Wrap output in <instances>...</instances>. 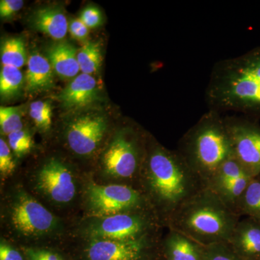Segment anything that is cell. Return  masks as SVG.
Returning a JSON list of instances; mask_svg holds the SVG:
<instances>
[{"label": "cell", "instance_id": "cell-13", "mask_svg": "<svg viewBox=\"0 0 260 260\" xmlns=\"http://www.w3.org/2000/svg\"><path fill=\"white\" fill-rule=\"evenodd\" d=\"M155 244L143 241L94 239L87 249L88 260H145Z\"/></svg>", "mask_w": 260, "mask_h": 260}, {"label": "cell", "instance_id": "cell-27", "mask_svg": "<svg viewBox=\"0 0 260 260\" xmlns=\"http://www.w3.org/2000/svg\"><path fill=\"white\" fill-rule=\"evenodd\" d=\"M205 260H242L227 243L206 246Z\"/></svg>", "mask_w": 260, "mask_h": 260}, {"label": "cell", "instance_id": "cell-34", "mask_svg": "<svg viewBox=\"0 0 260 260\" xmlns=\"http://www.w3.org/2000/svg\"><path fill=\"white\" fill-rule=\"evenodd\" d=\"M164 260H170V259H165V258H164Z\"/></svg>", "mask_w": 260, "mask_h": 260}, {"label": "cell", "instance_id": "cell-31", "mask_svg": "<svg viewBox=\"0 0 260 260\" xmlns=\"http://www.w3.org/2000/svg\"><path fill=\"white\" fill-rule=\"evenodd\" d=\"M69 31L72 37L80 41H84L88 35V28L80 18L72 20L69 25Z\"/></svg>", "mask_w": 260, "mask_h": 260}, {"label": "cell", "instance_id": "cell-10", "mask_svg": "<svg viewBox=\"0 0 260 260\" xmlns=\"http://www.w3.org/2000/svg\"><path fill=\"white\" fill-rule=\"evenodd\" d=\"M12 224L20 234L38 236L50 232L56 218L47 208L26 194H20L12 207Z\"/></svg>", "mask_w": 260, "mask_h": 260}, {"label": "cell", "instance_id": "cell-1", "mask_svg": "<svg viewBox=\"0 0 260 260\" xmlns=\"http://www.w3.org/2000/svg\"><path fill=\"white\" fill-rule=\"evenodd\" d=\"M140 174L142 193L166 226L186 201L206 188L177 150L158 143L146 152Z\"/></svg>", "mask_w": 260, "mask_h": 260}, {"label": "cell", "instance_id": "cell-20", "mask_svg": "<svg viewBox=\"0 0 260 260\" xmlns=\"http://www.w3.org/2000/svg\"><path fill=\"white\" fill-rule=\"evenodd\" d=\"M239 216L246 215L248 218L260 221V179L252 178L244 191L237 207Z\"/></svg>", "mask_w": 260, "mask_h": 260}, {"label": "cell", "instance_id": "cell-32", "mask_svg": "<svg viewBox=\"0 0 260 260\" xmlns=\"http://www.w3.org/2000/svg\"><path fill=\"white\" fill-rule=\"evenodd\" d=\"M29 260H63L60 256L46 250H29Z\"/></svg>", "mask_w": 260, "mask_h": 260}, {"label": "cell", "instance_id": "cell-11", "mask_svg": "<svg viewBox=\"0 0 260 260\" xmlns=\"http://www.w3.org/2000/svg\"><path fill=\"white\" fill-rule=\"evenodd\" d=\"M107 126V119L101 114L77 116L67 128V140L70 148L78 155H90L100 144Z\"/></svg>", "mask_w": 260, "mask_h": 260}, {"label": "cell", "instance_id": "cell-29", "mask_svg": "<svg viewBox=\"0 0 260 260\" xmlns=\"http://www.w3.org/2000/svg\"><path fill=\"white\" fill-rule=\"evenodd\" d=\"M80 20L88 28H95L102 25V15L100 10L95 7L85 8L80 15Z\"/></svg>", "mask_w": 260, "mask_h": 260}, {"label": "cell", "instance_id": "cell-5", "mask_svg": "<svg viewBox=\"0 0 260 260\" xmlns=\"http://www.w3.org/2000/svg\"><path fill=\"white\" fill-rule=\"evenodd\" d=\"M161 223L158 215L151 211L116 214L104 217L94 224L90 236L93 239L143 241L155 244V232Z\"/></svg>", "mask_w": 260, "mask_h": 260}, {"label": "cell", "instance_id": "cell-33", "mask_svg": "<svg viewBox=\"0 0 260 260\" xmlns=\"http://www.w3.org/2000/svg\"><path fill=\"white\" fill-rule=\"evenodd\" d=\"M0 260H23L18 251L2 243L0 245Z\"/></svg>", "mask_w": 260, "mask_h": 260}, {"label": "cell", "instance_id": "cell-18", "mask_svg": "<svg viewBox=\"0 0 260 260\" xmlns=\"http://www.w3.org/2000/svg\"><path fill=\"white\" fill-rule=\"evenodd\" d=\"M76 48L69 42H59L47 49V58L53 70L61 78H73L80 71Z\"/></svg>", "mask_w": 260, "mask_h": 260}, {"label": "cell", "instance_id": "cell-23", "mask_svg": "<svg viewBox=\"0 0 260 260\" xmlns=\"http://www.w3.org/2000/svg\"><path fill=\"white\" fill-rule=\"evenodd\" d=\"M78 60L80 71L84 74L91 75L97 73L102 61L99 44L93 42L86 43L78 51Z\"/></svg>", "mask_w": 260, "mask_h": 260}, {"label": "cell", "instance_id": "cell-16", "mask_svg": "<svg viewBox=\"0 0 260 260\" xmlns=\"http://www.w3.org/2000/svg\"><path fill=\"white\" fill-rule=\"evenodd\" d=\"M164 258L170 260H205L206 246L180 232L169 229L161 243Z\"/></svg>", "mask_w": 260, "mask_h": 260}, {"label": "cell", "instance_id": "cell-19", "mask_svg": "<svg viewBox=\"0 0 260 260\" xmlns=\"http://www.w3.org/2000/svg\"><path fill=\"white\" fill-rule=\"evenodd\" d=\"M27 62L25 78L29 93L47 91L54 87V71L47 57L38 52L32 53Z\"/></svg>", "mask_w": 260, "mask_h": 260}, {"label": "cell", "instance_id": "cell-24", "mask_svg": "<svg viewBox=\"0 0 260 260\" xmlns=\"http://www.w3.org/2000/svg\"><path fill=\"white\" fill-rule=\"evenodd\" d=\"M0 126L3 134L9 135L23 129L21 110L18 107L0 108Z\"/></svg>", "mask_w": 260, "mask_h": 260}, {"label": "cell", "instance_id": "cell-15", "mask_svg": "<svg viewBox=\"0 0 260 260\" xmlns=\"http://www.w3.org/2000/svg\"><path fill=\"white\" fill-rule=\"evenodd\" d=\"M99 96L96 80L92 75H78L59 93L57 99L68 109H80L94 104Z\"/></svg>", "mask_w": 260, "mask_h": 260}, {"label": "cell", "instance_id": "cell-8", "mask_svg": "<svg viewBox=\"0 0 260 260\" xmlns=\"http://www.w3.org/2000/svg\"><path fill=\"white\" fill-rule=\"evenodd\" d=\"M139 143L138 135L132 129L116 133L103 157L106 172L117 179L136 177L145 158H142Z\"/></svg>", "mask_w": 260, "mask_h": 260}, {"label": "cell", "instance_id": "cell-14", "mask_svg": "<svg viewBox=\"0 0 260 260\" xmlns=\"http://www.w3.org/2000/svg\"><path fill=\"white\" fill-rule=\"evenodd\" d=\"M227 244L242 260H260L259 220H239Z\"/></svg>", "mask_w": 260, "mask_h": 260}, {"label": "cell", "instance_id": "cell-21", "mask_svg": "<svg viewBox=\"0 0 260 260\" xmlns=\"http://www.w3.org/2000/svg\"><path fill=\"white\" fill-rule=\"evenodd\" d=\"M1 61L3 66L21 68L28 61L23 39L9 38L2 43Z\"/></svg>", "mask_w": 260, "mask_h": 260}, {"label": "cell", "instance_id": "cell-17", "mask_svg": "<svg viewBox=\"0 0 260 260\" xmlns=\"http://www.w3.org/2000/svg\"><path fill=\"white\" fill-rule=\"evenodd\" d=\"M30 21L32 28L57 41L64 39L69 30L66 15L58 7L39 8L32 13Z\"/></svg>", "mask_w": 260, "mask_h": 260}, {"label": "cell", "instance_id": "cell-28", "mask_svg": "<svg viewBox=\"0 0 260 260\" xmlns=\"http://www.w3.org/2000/svg\"><path fill=\"white\" fill-rule=\"evenodd\" d=\"M15 164L12 157L10 146L3 138L0 139V172L3 175H9L14 172Z\"/></svg>", "mask_w": 260, "mask_h": 260}, {"label": "cell", "instance_id": "cell-25", "mask_svg": "<svg viewBox=\"0 0 260 260\" xmlns=\"http://www.w3.org/2000/svg\"><path fill=\"white\" fill-rule=\"evenodd\" d=\"M29 114L38 127L44 130L50 128L52 118L50 104L42 101L32 102L30 105Z\"/></svg>", "mask_w": 260, "mask_h": 260}, {"label": "cell", "instance_id": "cell-9", "mask_svg": "<svg viewBox=\"0 0 260 260\" xmlns=\"http://www.w3.org/2000/svg\"><path fill=\"white\" fill-rule=\"evenodd\" d=\"M252 178L232 156L220 166L206 188L213 191L228 208L237 214L238 205Z\"/></svg>", "mask_w": 260, "mask_h": 260}, {"label": "cell", "instance_id": "cell-22", "mask_svg": "<svg viewBox=\"0 0 260 260\" xmlns=\"http://www.w3.org/2000/svg\"><path fill=\"white\" fill-rule=\"evenodd\" d=\"M23 73L14 67L3 66L0 73V95L2 99H11L20 95L23 88Z\"/></svg>", "mask_w": 260, "mask_h": 260}, {"label": "cell", "instance_id": "cell-12", "mask_svg": "<svg viewBox=\"0 0 260 260\" xmlns=\"http://www.w3.org/2000/svg\"><path fill=\"white\" fill-rule=\"evenodd\" d=\"M37 185L51 200L59 203H69L76 191L73 174L56 159H51L41 168Z\"/></svg>", "mask_w": 260, "mask_h": 260}, {"label": "cell", "instance_id": "cell-6", "mask_svg": "<svg viewBox=\"0 0 260 260\" xmlns=\"http://www.w3.org/2000/svg\"><path fill=\"white\" fill-rule=\"evenodd\" d=\"M87 200L90 212L102 218L119 213L153 211L141 191L126 184H90L87 189Z\"/></svg>", "mask_w": 260, "mask_h": 260}, {"label": "cell", "instance_id": "cell-3", "mask_svg": "<svg viewBox=\"0 0 260 260\" xmlns=\"http://www.w3.org/2000/svg\"><path fill=\"white\" fill-rule=\"evenodd\" d=\"M240 218L205 188L174 213L167 227L208 246L229 242Z\"/></svg>", "mask_w": 260, "mask_h": 260}, {"label": "cell", "instance_id": "cell-30", "mask_svg": "<svg viewBox=\"0 0 260 260\" xmlns=\"http://www.w3.org/2000/svg\"><path fill=\"white\" fill-rule=\"evenodd\" d=\"M24 2L22 0H1L0 2V16L8 18L22 9Z\"/></svg>", "mask_w": 260, "mask_h": 260}, {"label": "cell", "instance_id": "cell-7", "mask_svg": "<svg viewBox=\"0 0 260 260\" xmlns=\"http://www.w3.org/2000/svg\"><path fill=\"white\" fill-rule=\"evenodd\" d=\"M233 156L251 177L260 174L259 121L243 116H224Z\"/></svg>", "mask_w": 260, "mask_h": 260}, {"label": "cell", "instance_id": "cell-26", "mask_svg": "<svg viewBox=\"0 0 260 260\" xmlns=\"http://www.w3.org/2000/svg\"><path fill=\"white\" fill-rule=\"evenodd\" d=\"M8 136L10 148L16 155L20 156L30 151L32 142L31 137L27 132L18 130Z\"/></svg>", "mask_w": 260, "mask_h": 260}, {"label": "cell", "instance_id": "cell-4", "mask_svg": "<svg viewBox=\"0 0 260 260\" xmlns=\"http://www.w3.org/2000/svg\"><path fill=\"white\" fill-rule=\"evenodd\" d=\"M177 150L206 187L220 166L233 156L223 114L208 110L183 135Z\"/></svg>", "mask_w": 260, "mask_h": 260}, {"label": "cell", "instance_id": "cell-2", "mask_svg": "<svg viewBox=\"0 0 260 260\" xmlns=\"http://www.w3.org/2000/svg\"><path fill=\"white\" fill-rule=\"evenodd\" d=\"M205 102L208 110L260 120V46L214 65Z\"/></svg>", "mask_w": 260, "mask_h": 260}]
</instances>
